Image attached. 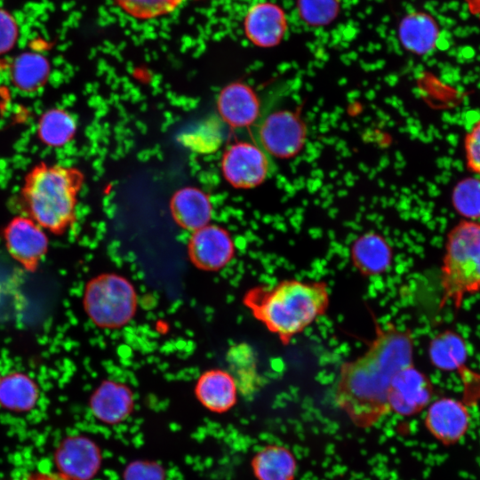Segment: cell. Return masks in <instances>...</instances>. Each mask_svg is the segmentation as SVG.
Instances as JSON below:
<instances>
[{
  "instance_id": "obj_1",
  "label": "cell",
  "mask_w": 480,
  "mask_h": 480,
  "mask_svg": "<svg viewBox=\"0 0 480 480\" xmlns=\"http://www.w3.org/2000/svg\"><path fill=\"white\" fill-rule=\"evenodd\" d=\"M413 351L410 330L376 323L373 339L364 354L340 364L334 400L354 425L371 428L390 412L391 381L398 372L413 364Z\"/></svg>"
},
{
  "instance_id": "obj_2",
  "label": "cell",
  "mask_w": 480,
  "mask_h": 480,
  "mask_svg": "<svg viewBox=\"0 0 480 480\" xmlns=\"http://www.w3.org/2000/svg\"><path fill=\"white\" fill-rule=\"evenodd\" d=\"M244 302L253 316L286 346L326 313L330 292L324 281L291 278L251 290Z\"/></svg>"
},
{
  "instance_id": "obj_3",
  "label": "cell",
  "mask_w": 480,
  "mask_h": 480,
  "mask_svg": "<svg viewBox=\"0 0 480 480\" xmlns=\"http://www.w3.org/2000/svg\"><path fill=\"white\" fill-rule=\"evenodd\" d=\"M84 181V173L76 167L36 164L26 174L20 189L28 217L54 235L64 233L76 220Z\"/></svg>"
},
{
  "instance_id": "obj_4",
  "label": "cell",
  "mask_w": 480,
  "mask_h": 480,
  "mask_svg": "<svg viewBox=\"0 0 480 480\" xmlns=\"http://www.w3.org/2000/svg\"><path fill=\"white\" fill-rule=\"evenodd\" d=\"M442 303L458 308L480 290V223L462 220L447 236L441 267Z\"/></svg>"
},
{
  "instance_id": "obj_5",
  "label": "cell",
  "mask_w": 480,
  "mask_h": 480,
  "mask_svg": "<svg viewBox=\"0 0 480 480\" xmlns=\"http://www.w3.org/2000/svg\"><path fill=\"white\" fill-rule=\"evenodd\" d=\"M83 305L89 318L101 328L128 324L137 309V293L129 279L105 273L91 279L84 289Z\"/></svg>"
},
{
  "instance_id": "obj_6",
  "label": "cell",
  "mask_w": 480,
  "mask_h": 480,
  "mask_svg": "<svg viewBox=\"0 0 480 480\" xmlns=\"http://www.w3.org/2000/svg\"><path fill=\"white\" fill-rule=\"evenodd\" d=\"M255 138L256 144L268 155L290 158L303 148L307 128L298 112L277 110L257 122Z\"/></svg>"
},
{
  "instance_id": "obj_7",
  "label": "cell",
  "mask_w": 480,
  "mask_h": 480,
  "mask_svg": "<svg viewBox=\"0 0 480 480\" xmlns=\"http://www.w3.org/2000/svg\"><path fill=\"white\" fill-rule=\"evenodd\" d=\"M271 161L258 144L240 141L229 146L221 159L226 180L236 188H252L261 184L271 172Z\"/></svg>"
},
{
  "instance_id": "obj_8",
  "label": "cell",
  "mask_w": 480,
  "mask_h": 480,
  "mask_svg": "<svg viewBox=\"0 0 480 480\" xmlns=\"http://www.w3.org/2000/svg\"><path fill=\"white\" fill-rule=\"evenodd\" d=\"M3 236L11 257L27 271L35 272L48 252L43 228L29 217L16 216L4 227Z\"/></svg>"
},
{
  "instance_id": "obj_9",
  "label": "cell",
  "mask_w": 480,
  "mask_h": 480,
  "mask_svg": "<svg viewBox=\"0 0 480 480\" xmlns=\"http://www.w3.org/2000/svg\"><path fill=\"white\" fill-rule=\"evenodd\" d=\"M433 386L429 378L413 364L398 372L388 390L390 412L401 416H412L429 404Z\"/></svg>"
},
{
  "instance_id": "obj_10",
  "label": "cell",
  "mask_w": 480,
  "mask_h": 480,
  "mask_svg": "<svg viewBox=\"0 0 480 480\" xmlns=\"http://www.w3.org/2000/svg\"><path fill=\"white\" fill-rule=\"evenodd\" d=\"M188 255L197 268L215 271L231 261L235 255V244L225 228L209 224L192 233Z\"/></svg>"
},
{
  "instance_id": "obj_11",
  "label": "cell",
  "mask_w": 480,
  "mask_h": 480,
  "mask_svg": "<svg viewBox=\"0 0 480 480\" xmlns=\"http://www.w3.org/2000/svg\"><path fill=\"white\" fill-rule=\"evenodd\" d=\"M100 452L88 437L69 436L62 440L54 453L59 473L70 480H90L100 467Z\"/></svg>"
},
{
  "instance_id": "obj_12",
  "label": "cell",
  "mask_w": 480,
  "mask_h": 480,
  "mask_svg": "<svg viewBox=\"0 0 480 480\" xmlns=\"http://www.w3.org/2000/svg\"><path fill=\"white\" fill-rule=\"evenodd\" d=\"M469 412L459 400L442 397L428 404L425 425L429 433L443 444L459 441L469 427Z\"/></svg>"
},
{
  "instance_id": "obj_13",
  "label": "cell",
  "mask_w": 480,
  "mask_h": 480,
  "mask_svg": "<svg viewBox=\"0 0 480 480\" xmlns=\"http://www.w3.org/2000/svg\"><path fill=\"white\" fill-rule=\"evenodd\" d=\"M244 33L255 45L263 48L280 44L287 30L284 10L271 2H260L247 12L244 21Z\"/></svg>"
},
{
  "instance_id": "obj_14",
  "label": "cell",
  "mask_w": 480,
  "mask_h": 480,
  "mask_svg": "<svg viewBox=\"0 0 480 480\" xmlns=\"http://www.w3.org/2000/svg\"><path fill=\"white\" fill-rule=\"evenodd\" d=\"M217 108L222 120L233 128L249 127L258 122L260 102L253 89L246 84L234 82L219 94Z\"/></svg>"
},
{
  "instance_id": "obj_15",
  "label": "cell",
  "mask_w": 480,
  "mask_h": 480,
  "mask_svg": "<svg viewBox=\"0 0 480 480\" xmlns=\"http://www.w3.org/2000/svg\"><path fill=\"white\" fill-rule=\"evenodd\" d=\"M353 267L365 277L378 276L392 266L394 252L387 239L374 231L356 238L350 246Z\"/></svg>"
},
{
  "instance_id": "obj_16",
  "label": "cell",
  "mask_w": 480,
  "mask_h": 480,
  "mask_svg": "<svg viewBox=\"0 0 480 480\" xmlns=\"http://www.w3.org/2000/svg\"><path fill=\"white\" fill-rule=\"evenodd\" d=\"M170 210L175 222L192 232L209 225L213 213L209 196L194 187L177 190L171 198Z\"/></svg>"
},
{
  "instance_id": "obj_17",
  "label": "cell",
  "mask_w": 480,
  "mask_h": 480,
  "mask_svg": "<svg viewBox=\"0 0 480 480\" xmlns=\"http://www.w3.org/2000/svg\"><path fill=\"white\" fill-rule=\"evenodd\" d=\"M93 415L100 421L115 424L124 420L133 407V395L129 387L114 380H104L90 399Z\"/></svg>"
},
{
  "instance_id": "obj_18",
  "label": "cell",
  "mask_w": 480,
  "mask_h": 480,
  "mask_svg": "<svg viewBox=\"0 0 480 480\" xmlns=\"http://www.w3.org/2000/svg\"><path fill=\"white\" fill-rule=\"evenodd\" d=\"M199 402L208 410L221 413L231 409L237 399V383L228 372L212 369L204 372L195 388Z\"/></svg>"
},
{
  "instance_id": "obj_19",
  "label": "cell",
  "mask_w": 480,
  "mask_h": 480,
  "mask_svg": "<svg viewBox=\"0 0 480 480\" xmlns=\"http://www.w3.org/2000/svg\"><path fill=\"white\" fill-rule=\"evenodd\" d=\"M436 20L424 12H412L405 15L398 26V38L409 52L422 55L431 52L439 36Z\"/></svg>"
},
{
  "instance_id": "obj_20",
  "label": "cell",
  "mask_w": 480,
  "mask_h": 480,
  "mask_svg": "<svg viewBox=\"0 0 480 480\" xmlns=\"http://www.w3.org/2000/svg\"><path fill=\"white\" fill-rule=\"evenodd\" d=\"M252 468L258 480H294L297 461L287 447L269 444L254 455Z\"/></svg>"
},
{
  "instance_id": "obj_21",
  "label": "cell",
  "mask_w": 480,
  "mask_h": 480,
  "mask_svg": "<svg viewBox=\"0 0 480 480\" xmlns=\"http://www.w3.org/2000/svg\"><path fill=\"white\" fill-rule=\"evenodd\" d=\"M51 72L48 60L35 52H26L18 55L11 65L10 74L12 84L24 92H34L47 83Z\"/></svg>"
},
{
  "instance_id": "obj_22",
  "label": "cell",
  "mask_w": 480,
  "mask_h": 480,
  "mask_svg": "<svg viewBox=\"0 0 480 480\" xmlns=\"http://www.w3.org/2000/svg\"><path fill=\"white\" fill-rule=\"evenodd\" d=\"M38 399L36 383L24 372H11L0 379V405L9 411L25 412Z\"/></svg>"
},
{
  "instance_id": "obj_23",
  "label": "cell",
  "mask_w": 480,
  "mask_h": 480,
  "mask_svg": "<svg viewBox=\"0 0 480 480\" xmlns=\"http://www.w3.org/2000/svg\"><path fill=\"white\" fill-rule=\"evenodd\" d=\"M76 132L75 118L62 108L48 109L37 123V137L43 144L50 148H60L68 144Z\"/></svg>"
},
{
  "instance_id": "obj_24",
  "label": "cell",
  "mask_w": 480,
  "mask_h": 480,
  "mask_svg": "<svg viewBox=\"0 0 480 480\" xmlns=\"http://www.w3.org/2000/svg\"><path fill=\"white\" fill-rule=\"evenodd\" d=\"M428 356L436 368L444 371L455 370L461 366L467 358L466 346L460 336L446 331L430 341Z\"/></svg>"
},
{
  "instance_id": "obj_25",
  "label": "cell",
  "mask_w": 480,
  "mask_h": 480,
  "mask_svg": "<svg viewBox=\"0 0 480 480\" xmlns=\"http://www.w3.org/2000/svg\"><path fill=\"white\" fill-rule=\"evenodd\" d=\"M455 210L469 220L480 218V180L466 178L459 181L452 191Z\"/></svg>"
},
{
  "instance_id": "obj_26",
  "label": "cell",
  "mask_w": 480,
  "mask_h": 480,
  "mask_svg": "<svg viewBox=\"0 0 480 480\" xmlns=\"http://www.w3.org/2000/svg\"><path fill=\"white\" fill-rule=\"evenodd\" d=\"M125 13L138 20H151L174 12L183 0H113Z\"/></svg>"
},
{
  "instance_id": "obj_27",
  "label": "cell",
  "mask_w": 480,
  "mask_h": 480,
  "mask_svg": "<svg viewBox=\"0 0 480 480\" xmlns=\"http://www.w3.org/2000/svg\"><path fill=\"white\" fill-rule=\"evenodd\" d=\"M218 121L206 120L195 129L183 133L180 137L182 143L190 149L208 153L215 151L221 144V133Z\"/></svg>"
},
{
  "instance_id": "obj_28",
  "label": "cell",
  "mask_w": 480,
  "mask_h": 480,
  "mask_svg": "<svg viewBox=\"0 0 480 480\" xmlns=\"http://www.w3.org/2000/svg\"><path fill=\"white\" fill-rule=\"evenodd\" d=\"M298 13L308 26L331 24L340 12V0H298Z\"/></svg>"
},
{
  "instance_id": "obj_29",
  "label": "cell",
  "mask_w": 480,
  "mask_h": 480,
  "mask_svg": "<svg viewBox=\"0 0 480 480\" xmlns=\"http://www.w3.org/2000/svg\"><path fill=\"white\" fill-rule=\"evenodd\" d=\"M19 28L15 19L0 8V56L9 52L15 45Z\"/></svg>"
},
{
  "instance_id": "obj_30",
  "label": "cell",
  "mask_w": 480,
  "mask_h": 480,
  "mask_svg": "<svg viewBox=\"0 0 480 480\" xmlns=\"http://www.w3.org/2000/svg\"><path fill=\"white\" fill-rule=\"evenodd\" d=\"M465 152L468 169L480 176V120L466 135Z\"/></svg>"
},
{
  "instance_id": "obj_31",
  "label": "cell",
  "mask_w": 480,
  "mask_h": 480,
  "mask_svg": "<svg viewBox=\"0 0 480 480\" xmlns=\"http://www.w3.org/2000/svg\"><path fill=\"white\" fill-rule=\"evenodd\" d=\"M13 480H70L67 476L56 472L33 471Z\"/></svg>"
},
{
  "instance_id": "obj_32",
  "label": "cell",
  "mask_w": 480,
  "mask_h": 480,
  "mask_svg": "<svg viewBox=\"0 0 480 480\" xmlns=\"http://www.w3.org/2000/svg\"><path fill=\"white\" fill-rule=\"evenodd\" d=\"M469 12L480 19V0H465Z\"/></svg>"
}]
</instances>
